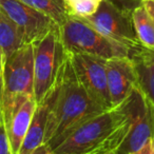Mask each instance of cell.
I'll return each mask as SVG.
<instances>
[{
  "mask_svg": "<svg viewBox=\"0 0 154 154\" xmlns=\"http://www.w3.org/2000/svg\"><path fill=\"white\" fill-rule=\"evenodd\" d=\"M132 21L139 43L146 49L154 50V20L143 5L132 12Z\"/></svg>",
  "mask_w": 154,
  "mask_h": 154,
  "instance_id": "9a60e30c",
  "label": "cell"
},
{
  "mask_svg": "<svg viewBox=\"0 0 154 154\" xmlns=\"http://www.w3.org/2000/svg\"><path fill=\"white\" fill-rule=\"evenodd\" d=\"M110 2L113 3L115 7L119 10L126 12V13L132 14V12L137 7L143 5V0H109Z\"/></svg>",
  "mask_w": 154,
  "mask_h": 154,
  "instance_id": "ac0fdd59",
  "label": "cell"
},
{
  "mask_svg": "<svg viewBox=\"0 0 154 154\" xmlns=\"http://www.w3.org/2000/svg\"><path fill=\"white\" fill-rule=\"evenodd\" d=\"M0 8L17 26L26 45L40 40L59 26L51 17L20 0H0Z\"/></svg>",
  "mask_w": 154,
  "mask_h": 154,
  "instance_id": "9c48e42d",
  "label": "cell"
},
{
  "mask_svg": "<svg viewBox=\"0 0 154 154\" xmlns=\"http://www.w3.org/2000/svg\"><path fill=\"white\" fill-rule=\"evenodd\" d=\"M31 8L51 17L58 26L68 18L63 0H20Z\"/></svg>",
  "mask_w": 154,
  "mask_h": 154,
  "instance_id": "2e32d148",
  "label": "cell"
},
{
  "mask_svg": "<svg viewBox=\"0 0 154 154\" xmlns=\"http://www.w3.org/2000/svg\"><path fill=\"white\" fill-rule=\"evenodd\" d=\"M76 78L91 98L105 110L113 109L107 82V60L88 54L69 53Z\"/></svg>",
  "mask_w": 154,
  "mask_h": 154,
  "instance_id": "52a82bcc",
  "label": "cell"
},
{
  "mask_svg": "<svg viewBox=\"0 0 154 154\" xmlns=\"http://www.w3.org/2000/svg\"><path fill=\"white\" fill-rule=\"evenodd\" d=\"M32 154H56L53 150H51L47 145H41L39 148H37Z\"/></svg>",
  "mask_w": 154,
  "mask_h": 154,
  "instance_id": "44dd1931",
  "label": "cell"
},
{
  "mask_svg": "<svg viewBox=\"0 0 154 154\" xmlns=\"http://www.w3.org/2000/svg\"><path fill=\"white\" fill-rule=\"evenodd\" d=\"M152 138V137H151ZM131 154H152V146H151V139L149 141L145 143L141 148H139L138 150L132 152Z\"/></svg>",
  "mask_w": 154,
  "mask_h": 154,
  "instance_id": "d6986e66",
  "label": "cell"
},
{
  "mask_svg": "<svg viewBox=\"0 0 154 154\" xmlns=\"http://www.w3.org/2000/svg\"><path fill=\"white\" fill-rule=\"evenodd\" d=\"M122 107L106 110L69 133L53 149L56 154H105L117 150L130 131Z\"/></svg>",
  "mask_w": 154,
  "mask_h": 154,
  "instance_id": "7a4b0ae2",
  "label": "cell"
},
{
  "mask_svg": "<svg viewBox=\"0 0 154 154\" xmlns=\"http://www.w3.org/2000/svg\"><path fill=\"white\" fill-rule=\"evenodd\" d=\"M151 113H152V126H153V137H154V106L152 105H151Z\"/></svg>",
  "mask_w": 154,
  "mask_h": 154,
  "instance_id": "cb8c5ba5",
  "label": "cell"
},
{
  "mask_svg": "<svg viewBox=\"0 0 154 154\" xmlns=\"http://www.w3.org/2000/svg\"><path fill=\"white\" fill-rule=\"evenodd\" d=\"M24 45L17 26L0 8V48L2 49L5 58Z\"/></svg>",
  "mask_w": 154,
  "mask_h": 154,
  "instance_id": "5bb4252c",
  "label": "cell"
},
{
  "mask_svg": "<svg viewBox=\"0 0 154 154\" xmlns=\"http://www.w3.org/2000/svg\"><path fill=\"white\" fill-rule=\"evenodd\" d=\"M107 82L112 108H117L137 88V74L130 57L107 60Z\"/></svg>",
  "mask_w": 154,
  "mask_h": 154,
  "instance_id": "30bf717a",
  "label": "cell"
},
{
  "mask_svg": "<svg viewBox=\"0 0 154 154\" xmlns=\"http://www.w3.org/2000/svg\"><path fill=\"white\" fill-rule=\"evenodd\" d=\"M34 45V98L39 103L56 80L64 57L59 26L52 30Z\"/></svg>",
  "mask_w": 154,
  "mask_h": 154,
  "instance_id": "5b68a950",
  "label": "cell"
},
{
  "mask_svg": "<svg viewBox=\"0 0 154 154\" xmlns=\"http://www.w3.org/2000/svg\"><path fill=\"white\" fill-rule=\"evenodd\" d=\"M147 50H148V49H147ZM148 51H149V53L151 54V56H152V57L154 58V50H148Z\"/></svg>",
  "mask_w": 154,
  "mask_h": 154,
  "instance_id": "4316f807",
  "label": "cell"
},
{
  "mask_svg": "<svg viewBox=\"0 0 154 154\" xmlns=\"http://www.w3.org/2000/svg\"><path fill=\"white\" fill-rule=\"evenodd\" d=\"M43 99L48 103L43 143L51 150L74 129L106 111L78 82L66 51L55 82Z\"/></svg>",
  "mask_w": 154,
  "mask_h": 154,
  "instance_id": "6da1fadb",
  "label": "cell"
},
{
  "mask_svg": "<svg viewBox=\"0 0 154 154\" xmlns=\"http://www.w3.org/2000/svg\"><path fill=\"white\" fill-rule=\"evenodd\" d=\"M99 1H103V0H99Z\"/></svg>",
  "mask_w": 154,
  "mask_h": 154,
  "instance_id": "83f0119b",
  "label": "cell"
},
{
  "mask_svg": "<svg viewBox=\"0 0 154 154\" xmlns=\"http://www.w3.org/2000/svg\"><path fill=\"white\" fill-rule=\"evenodd\" d=\"M82 19L107 38L127 47L132 53L143 47L135 33L132 14L119 10L109 0H103L96 13Z\"/></svg>",
  "mask_w": 154,
  "mask_h": 154,
  "instance_id": "8992f818",
  "label": "cell"
},
{
  "mask_svg": "<svg viewBox=\"0 0 154 154\" xmlns=\"http://www.w3.org/2000/svg\"><path fill=\"white\" fill-rule=\"evenodd\" d=\"M34 98V45L26 43L7 57L2 74V122Z\"/></svg>",
  "mask_w": 154,
  "mask_h": 154,
  "instance_id": "3957f363",
  "label": "cell"
},
{
  "mask_svg": "<svg viewBox=\"0 0 154 154\" xmlns=\"http://www.w3.org/2000/svg\"><path fill=\"white\" fill-rule=\"evenodd\" d=\"M143 5L146 8L148 13L151 15V17L154 20V0H143Z\"/></svg>",
  "mask_w": 154,
  "mask_h": 154,
  "instance_id": "ffe728a7",
  "label": "cell"
},
{
  "mask_svg": "<svg viewBox=\"0 0 154 154\" xmlns=\"http://www.w3.org/2000/svg\"><path fill=\"white\" fill-rule=\"evenodd\" d=\"M37 103L35 98H29L18 108L8 122H3L7 131L11 154H19L20 148L32 122Z\"/></svg>",
  "mask_w": 154,
  "mask_h": 154,
  "instance_id": "8fae6325",
  "label": "cell"
},
{
  "mask_svg": "<svg viewBox=\"0 0 154 154\" xmlns=\"http://www.w3.org/2000/svg\"><path fill=\"white\" fill-rule=\"evenodd\" d=\"M0 122H1V120H0Z\"/></svg>",
  "mask_w": 154,
  "mask_h": 154,
  "instance_id": "f1b7e54d",
  "label": "cell"
},
{
  "mask_svg": "<svg viewBox=\"0 0 154 154\" xmlns=\"http://www.w3.org/2000/svg\"><path fill=\"white\" fill-rule=\"evenodd\" d=\"M120 107L129 115L131 126L126 139L117 149V154H131L153 137L151 105L136 88Z\"/></svg>",
  "mask_w": 154,
  "mask_h": 154,
  "instance_id": "ba28073f",
  "label": "cell"
},
{
  "mask_svg": "<svg viewBox=\"0 0 154 154\" xmlns=\"http://www.w3.org/2000/svg\"><path fill=\"white\" fill-rule=\"evenodd\" d=\"M2 119V78L0 77V120Z\"/></svg>",
  "mask_w": 154,
  "mask_h": 154,
  "instance_id": "603a6c76",
  "label": "cell"
},
{
  "mask_svg": "<svg viewBox=\"0 0 154 154\" xmlns=\"http://www.w3.org/2000/svg\"><path fill=\"white\" fill-rule=\"evenodd\" d=\"M130 58L137 74V88L154 106V58L143 47L133 52Z\"/></svg>",
  "mask_w": 154,
  "mask_h": 154,
  "instance_id": "7c38bea8",
  "label": "cell"
},
{
  "mask_svg": "<svg viewBox=\"0 0 154 154\" xmlns=\"http://www.w3.org/2000/svg\"><path fill=\"white\" fill-rule=\"evenodd\" d=\"M62 48L69 53L88 54L109 60L112 58L131 57L132 52L125 45L107 38L85 19L68 16L59 26Z\"/></svg>",
  "mask_w": 154,
  "mask_h": 154,
  "instance_id": "277c9868",
  "label": "cell"
},
{
  "mask_svg": "<svg viewBox=\"0 0 154 154\" xmlns=\"http://www.w3.org/2000/svg\"><path fill=\"white\" fill-rule=\"evenodd\" d=\"M5 55L3 53L2 49L0 48V77L2 78V74H3V69H5Z\"/></svg>",
  "mask_w": 154,
  "mask_h": 154,
  "instance_id": "7402d4cb",
  "label": "cell"
},
{
  "mask_svg": "<svg viewBox=\"0 0 154 154\" xmlns=\"http://www.w3.org/2000/svg\"><path fill=\"white\" fill-rule=\"evenodd\" d=\"M101 1L99 0H63L69 16L87 18L96 13Z\"/></svg>",
  "mask_w": 154,
  "mask_h": 154,
  "instance_id": "e0dca14e",
  "label": "cell"
},
{
  "mask_svg": "<svg viewBox=\"0 0 154 154\" xmlns=\"http://www.w3.org/2000/svg\"><path fill=\"white\" fill-rule=\"evenodd\" d=\"M47 118L48 103L45 99H42L36 106V109H35L32 117V122H31L29 130L23 139L21 148H20L19 154H32L37 148L43 145Z\"/></svg>",
  "mask_w": 154,
  "mask_h": 154,
  "instance_id": "4fadbf2b",
  "label": "cell"
},
{
  "mask_svg": "<svg viewBox=\"0 0 154 154\" xmlns=\"http://www.w3.org/2000/svg\"><path fill=\"white\" fill-rule=\"evenodd\" d=\"M105 154H117V150H114V151L108 152V153H105Z\"/></svg>",
  "mask_w": 154,
  "mask_h": 154,
  "instance_id": "484cf974",
  "label": "cell"
},
{
  "mask_svg": "<svg viewBox=\"0 0 154 154\" xmlns=\"http://www.w3.org/2000/svg\"><path fill=\"white\" fill-rule=\"evenodd\" d=\"M151 146H152V154H154V137L151 138Z\"/></svg>",
  "mask_w": 154,
  "mask_h": 154,
  "instance_id": "d4e9b609",
  "label": "cell"
}]
</instances>
